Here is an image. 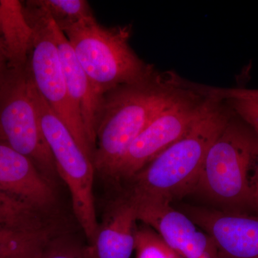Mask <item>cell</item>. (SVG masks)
Here are the masks:
<instances>
[{"label":"cell","mask_w":258,"mask_h":258,"mask_svg":"<svg viewBox=\"0 0 258 258\" xmlns=\"http://www.w3.org/2000/svg\"><path fill=\"white\" fill-rule=\"evenodd\" d=\"M232 113L224 100L206 96L203 111L189 132L125 181L124 197L134 201L171 203L195 191L209 148Z\"/></svg>","instance_id":"1"},{"label":"cell","mask_w":258,"mask_h":258,"mask_svg":"<svg viewBox=\"0 0 258 258\" xmlns=\"http://www.w3.org/2000/svg\"><path fill=\"white\" fill-rule=\"evenodd\" d=\"M183 87L178 76L154 71L143 81L105 93L96 128L95 171L108 179L132 142Z\"/></svg>","instance_id":"2"},{"label":"cell","mask_w":258,"mask_h":258,"mask_svg":"<svg viewBox=\"0 0 258 258\" xmlns=\"http://www.w3.org/2000/svg\"><path fill=\"white\" fill-rule=\"evenodd\" d=\"M61 31L101 96L121 85L143 81L155 71L129 45L131 27L107 28L93 15Z\"/></svg>","instance_id":"3"},{"label":"cell","mask_w":258,"mask_h":258,"mask_svg":"<svg viewBox=\"0 0 258 258\" xmlns=\"http://www.w3.org/2000/svg\"><path fill=\"white\" fill-rule=\"evenodd\" d=\"M255 159L258 139L232 115L209 148L195 191L227 211L242 212L252 208L249 171Z\"/></svg>","instance_id":"4"},{"label":"cell","mask_w":258,"mask_h":258,"mask_svg":"<svg viewBox=\"0 0 258 258\" xmlns=\"http://www.w3.org/2000/svg\"><path fill=\"white\" fill-rule=\"evenodd\" d=\"M23 10L32 29L27 63L32 84L93 161L94 149L88 140L81 113L71 99L66 86L51 27L52 18L35 1L27 2Z\"/></svg>","instance_id":"5"},{"label":"cell","mask_w":258,"mask_h":258,"mask_svg":"<svg viewBox=\"0 0 258 258\" xmlns=\"http://www.w3.org/2000/svg\"><path fill=\"white\" fill-rule=\"evenodd\" d=\"M32 94L40 124L55 161L58 175L67 184L72 198L73 209L88 244L98 231L93 181V161L85 154L68 127L52 111L32 84Z\"/></svg>","instance_id":"6"},{"label":"cell","mask_w":258,"mask_h":258,"mask_svg":"<svg viewBox=\"0 0 258 258\" xmlns=\"http://www.w3.org/2000/svg\"><path fill=\"white\" fill-rule=\"evenodd\" d=\"M0 144L28 157L53 184L58 173L42 132L27 66L10 70L0 90Z\"/></svg>","instance_id":"7"},{"label":"cell","mask_w":258,"mask_h":258,"mask_svg":"<svg viewBox=\"0 0 258 258\" xmlns=\"http://www.w3.org/2000/svg\"><path fill=\"white\" fill-rule=\"evenodd\" d=\"M205 100L184 81L182 90L132 142L108 179L125 182L182 138L200 116Z\"/></svg>","instance_id":"8"},{"label":"cell","mask_w":258,"mask_h":258,"mask_svg":"<svg viewBox=\"0 0 258 258\" xmlns=\"http://www.w3.org/2000/svg\"><path fill=\"white\" fill-rule=\"evenodd\" d=\"M132 201L137 220L155 231L180 257L220 258L211 237L184 212L173 208L171 203Z\"/></svg>","instance_id":"9"},{"label":"cell","mask_w":258,"mask_h":258,"mask_svg":"<svg viewBox=\"0 0 258 258\" xmlns=\"http://www.w3.org/2000/svg\"><path fill=\"white\" fill-rule=\"evenodd\" d=\"M182 212L211 237L220 258H258V216L191 206Z\"/></svg>","instance_id":"10"},{"label":"cell","mask_w":258,"mask_h":258,"mask_svg":"<svg viewBox=\"0 0 258 258\" xmlns=\"http://www.w3.org/2000/svg\"><path fill=\"white\" fill-rule=\"evenodd\" d=\"M0 191L45 212L55 203L52 184L28 157L0 144Z\"/></svg>","instance_id":"11"},{"label":"cell","mask_w":258,"mask_h":258,"mask_svg":"<svg viewBox=\"0 0 258 258\" xmlns=\"http://www.w3.org/2000/svg\"><path fill=\"white\" fill-rule=\"evenodd\" d=\"M138 221L135 205L122 197L111 204L94 240L85 246L87 258H130L135 251Z\"/></svg>","instance_id":"12"},{"label":"cell","mask_w":258,"mask_h":258,"mask_svg":"<svg viewBox=\"0 0 258 258\" xmlns=\"http://www.w3.org/2000/svg\"><path fill=\"white\" fill-rule=\"evenodd\" d=\"M52 34L70 96L79 108L90 144L95 151L97 122L103 105V96L98 94L79 63L67 37L52 19Z\"/></svg>","instance_id":"13"},{"label":"cell","mask_w":258,"mask_h":258,"mask_svg":"<svg viewBox=\"0 0 258 258\" xmlns=\"http://www.w3.org/2000/svg\"><path fill=\"white\" fill-rule=\"evenodd\" d=\"M0 30L10 70L26 67L32 29L20 2L0 1Z\"/></svg>","instance_id":"14"},{"label":"cell","mask_w":258,"mask_h":258,"mask_svg":"<svg viewBox=\"0 0 258 258\" xmlns=\"http://www.w3.org/2000/svg\"><path fill=\"white\" fill-rule=\"evenodd\" d=\"M45 212L0 191V231L34 232L51 226Z\"/></svg>","instance_id":"15"},{"label":"cell","mask_w":258,"mask_h":258,"mask_svg":"<svg viewBox=\"0 0 258 258\" xmlns=\"http://www.w3.org/2000/svg\"><path fill=\"white\" fill-rule=\"evenodd\" d=\"M55 236L52 226L34 232L0 231V258H40Z\"/></svg>","instance_id":"16"},{"label":"cell","mask_w":258,"mask_h":258,"mask_svg":"<svg viewBox=\"0 0 258 258\" xmlns=\"http://www.w3.org/2000/svg\"><path fill=\"white\" fill-rule=\"evenodd\" d=\"M35 3L60 30L93 16L89 3L85 0H35Z\"/></svg>","instance_id":"17"},{"label":"cell","mask_w":258,"mask_h":258,"mask_svg":"<svg viewBox=\"0 0 258 258\" xmlns=\"http://www.w3.org/2000/svg\"><path fill=\"white\" fill-rule=\"evenodd\" d=\"M136 258H181L151 227L136 230Z\"/></svg>","instance_id":"18"},{"label":"cell","mask_w":258,"mask_h":258,"mask_svg":"<svg viewBox=\"0 0 258 258\" xmlns=\"http://www.w3.org/2000/svg\"><path fill=\"white\" fill-rule=\"evenodd\" d=\"M40 258H87L85 246L69 239L54 237Z\"/></svg>","instance_id":"19"},{"label":"cell","mask_w":258,"mask_h":258,"mask_svg":"<svg viewBox=\"0 0 258 258\" xmlns=\"http://www.w3.org/2000/svg\"><path fill=\"white\" fill-rule=\"evenodd\" d=\"M232 111L253 130L258 137V99L232 98L224 100Z\"/></svg>","instance_id":"20"},{"label":"cell","mask_w":258,"mask_h":258,"mask_svg":"<svg viewBox=\"0 0 258 258\" xmlns=\"http://www.w3.org/2000/svg\"><path fill=\"white\" fill-rule=\"evenodd\" d=\"M207 96L222 100L232 98H257L258 89H244V88H217L205 86L204 88Z\"/></svg>","instance_id":"21"},{"label":"cell","mask_w":258,"mask_h":258,"mask_svg":"<svg viewBox=\"0 0 258 258\" xmlns=\"http://www.w3.org/2000/svg\"><path fill=\"white\" fill-rule=\"evenodd\" d=\"M10 71L9 60H8L4 45L0 43V88L3 87L8 79Z\"/></svg>","instance_id":"22"},{"label":"cell","mask_w":258,"mask_h":258,"mask_svg":"<svg viewBox=\"0 0 258 258\" xmlns=\"http://www.w3.org/2000/svg\"><path fill=\"white\" fill-rule=\"evenodd\" d=\"M252 208L257 212L258 216V161L255 174L252 179Z\"/></svg>","instance_id":"23"},{"label":"cell","mask_w":258,"mask_h":258,"mask_svg":"<svg viewBox=\"0 0 258 258\" xmlns=\"http://www.w3.org/2000/svg\"><path fill=\"white\" fill-rule=\"evenodd\" d=\"M0 43L3 44V40H2L1 30H0ZM3 45H4V44H3Z\"/></svg>","instance_id":"24"},{"label":"cell","mask_w":258,"mask_h":258,"mask_svg":"<svg viewBox=\"0 0 258 258\" xmlns=\"http://www.w3.org/2000/svg\"><path fill=\"white\" fill-rule=\"evenodd\" d=\"M1 88H2V87H1V88H0V90H1Z\"/></svg>","instance_id":"25"}]
</instances>
